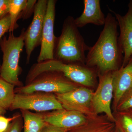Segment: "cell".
Returning <instances> with one entry per match:
<instances>
[{
	"mask_svg": "<svg viewBox=\"0 0 132 132\" xmlns=\"http://www.w3.org/2000/svg\"><path fill=\"white\" fill-rule=\"evenodd\" d=\"M63 74L56 71H46L38 75L31 82L15 88V94H26L35 92L62 94L78 87Z\"/></svg>",
	"mask_w": 132,
	"mask_h": 132,
	"instance_id": "5",
	"label": "cell"
},
{
	"mask_svg": "<svg viewBox=\"0 0 132 132\" xmlns=\"http://www.w3.org/2000/svg\"><path fill=\"white\" fill-rule=\"evenodd\" d=\"M41 113L46 123L69 130L84 125L88 119L80 112L64 109Z\"/></svg>",
	"mask_w": 132,
	"mask_h": 132,
	"instance_id": "11",
	"label": "cell"
},
{
	"mask_svg": "<svg viewBox=\"0 0 132 132\" xmlns=\"http://www.w3.org/2000/svg\"><path fill=\"white\" fill-rule=\"evenodd\" d=\"M37 1L36 0H27V5L24 10L22 12L19 17V19L27 20L29 18L32 13H34L35 7Z\"/></svg>",
	"mask_w": 132,
	"mask_h": 132,
	"instance_id": "21",
	"label": "cell"
},
{
	"mask_svg": "<svg viewBox=\"0 0 132 132\" xmlns=\"http://www.w3.org/2000/svg\"><path fill=\"white\" fill-rule=\"evenodd\" d=\"M26 29L23 28L19 36L9 33L8 37L3 36L0 41L3 53V61L0 68V77L15 87L24 86L19 76L22 70L19 65L21 53L25 46Z\"/></svg>",
	"mask_w": 132,
	"mask_h": 132,
	"instance_id": "3",
	"label": "cell"
},
{
	"mask_svg": "<svg viewBox=\"0 0 132 132\" xmlns=\"http://www.w3.org/2000/svg\"><path fill=\"white\" fill-rule=\"evenodd\" d=\"M113 86V105L116 109L123 95L132 87V56L126 65L114 72Z\"/></svg>",
	"mask_w": 132,
	"mask_h": 132,
	"instance_id": "14",
	"label": "cell"
},
{
	"mask_svg": "<svg viewBox=\"0 0 132 132\" xmlns=\"http://www.w3.org/2000/svg\"><path fill=\"white\" fill-rule=\"evenodd\" d=\"M54 94L35 92L26 94H15L9 110H31L39 113L63 109Z\"/></svg>",
	"mask_w": 132,
	"mask_h": 132,
	"instance_id": "6",
	"label": "cell"
},
{
	"mask_svg": "<svg viewBox=\"0 0 132 132\" xmlns=\"http://www.w3.org/2000/svg\"><path fill=\"white\" fill-rule=\"evenodd\" d=\"M23 125V119L20 113L10 123L5 132H21Z\"/></svg>",
	"mask_w": 132,
	"mask_h": 132,
	"instance_id": "22",
	"label": "cell"
},
{
	"mask_svg": "<svg viewBox=\"0 0 132 132\" xmlns=\"http://www.w3.org/2000/svg\"><path fill=\"white\" fill-rule=\"evenodd\" d=\"M128 6L127 13L124 15L110 10L115 15L120 30L119 41L123 54V67L126 65L132 56V0Z\"/></svg>",
	"mask_w": 132,
	"mask_h": 132,
	"instance_id": "12",
	"label": "cell"
},
{
	"mask_svg": "<svg viewBox=\"0 0 132 132\" xmlns=\"http://www.w3.org/2000/svg\"><path fill=\"white\" fill-rule=\"evenodd\" d=\"M84 9L80 16L75 19L78 28L83 27L88 24L95 26L105 25L106 17L101 8L100 0H84Z\"/></svg>",
	"mask_w": 132,
	"mask_h": 132,
	"instance_id": "13",
	"label": "cell"
},
{
	"mask_svg": "<svg viewBox=\"0 0 132 132\" xmlns=\"http://www.w3.org/2000/svg\"><path fill=\"white\" fill-rule=\"evenodd\" d=\"M10 0H0V20L9 14Z\"/></svg>",
	"mask_w": 132,
	"mask_h": 132,
	"instance_id": "25",
	"label": "cell"
},
{
	"mask_svg": "<svg viewBox=\"0 0 132 132\" xmlns=\"http://www.w3.org/2000/svg\"><path fill=\"white\" fill-rule=\"evenodd\" d=\"M49 71L61 73L76 84L87 87L93 86L96 82V75L93 69L84 65L66 64L53 59L33 64L26 76V85L40 73Z\"/></svg>",
	"mask_w": 132,
	"mask_h": 132,
	"instance_id": "4",
	"label": "cell"
},
{
	"mask_svg": "<svg viewBox=\"0 0 132 132\" xmlns=\"http://www.w3.org/2000/svg\"><path fill=\"white\" fill-rule=\"evenodd\" d=\"M20 114L19 113H16L9 118H6L4 116H0V132H5L10 123Z\"/></svg>",
	"mask_w": 132,
	"mask_h": 132,
	"instance_id": "24",
	"label": "cell"
},
{
	"mask_svg": "<svg viewBox=\"0 0 132 132\" xmlns=\"http://www.w3.org/2000/svg\"><path fill=\"white\" fill-rule=\"evenodd\" d=\"M54 94L64 109L77 111L90 117L95 116L92 105L93 93L87 88L78 87L70 92Z\"/></svg>",
	"mask_w": 132,
	"mask_h": 132,
	"instance_id": "9",
	"label": "cell"
},
{
	"mask_svg": "<svg viewBox=\"0 0 132 132\" xmlns=\"http://www.w3.org/2000/svg\"><path fill=\"white\" fill-rule=\"evenodd\" d=\"M69 130L61 128L47 123L40 132H68Z\"/></svg>",
	"mask_w": 132,
	"mask_h": 132,
	"instance_id": "26",
	"label": "cell"
},
{
	"mask_svg": "<svg viewBox=\"0 0 132 132\" xmlns=\"http://www.w3.org/2000/svg\"><path fill=\"white\" fill-rule=\"evenodd\" d=\"M118 23L111 13L106 16L103 30L86 56V66L95 68L98 76L114 72L122 67L123 54L119 41Z\"/></svg>",
	"mask_w": 132,
	"mask_h": 132,
	"instance_id": "1",
	"label": "cell"
},
{
	"mask_svg": "<svg viewBox=\"0 0 132 132\" xmlns=\"http://www.w3.org/2000/svg\"><path fill=\"white\" fill-rule=\"evenodd\" d=\"M27 0H10L9 14L11 20V26L9 32H13L19 27L17 22L22 12L26 7Z\"/></svg>",
	"mask_w": 132,
	"mask_h": 132,
	"instance_id": "18",
	"label": "cell"
},
{
	"mask_svg": "<svg viewBox=\"0 0 132 132\" xmlns=\"http://www.w3.org/2000/svg\"><path fill=\"white\" fill-rule=\"evenodd\" d=\"M132 109V87L126 92L121 97L116 110L122 112Z\"/></svg>",
	"mask_w": 132,
	"mask_h": 132,
	"instance_id": "19",
	"label": "cell"
},
{
	"mask_svg": "<svg viewBox=\"0 0 132 132\" xmlns=\"http://www.w3.org/2000/svg\"><path fill=\"white\" fill-rule=\"evenodd\" d=\"M120 113L123 132H132V109Z\"/></svg>",
	"mask_w": 132,
	"mask_h": 132,
	"instance_id": "20",
	"label": "cell"
},
{
	"mask_svg": "<svg viewBox=\"0 0 132 132\" xmlns=\"http://www.w3.org/2000/svg\"><path fill=\"white\" fill-rule=\"evenodd\" d=\"M11 20L9 14L0 20V41L5 33L9 32Z\"/></svg>",
	"mask_w": 132,
	"mask_h": 132,
	"instance_id": "23",
	"label": "cell"
},
{
	"mask_svg": "<svg viewBox=\"0 0 132 132\" xmlns=\"http://www.w3.org/2000/svg\"><path fill=\"white\" fill-rule=\"evenodd\" d=\"M48 0H38L36 4L32 20L26 30L25 46L26 63L30 62L32 53L36 48L41 45L43 29Z\"/></svg>",
	"mask_w": 132,
	"mask_h": 132,
	"instance_id": "8",
	"label": "cell"
},
{
	"mask_svg": "<svg viewBox=\"0 0 132 132\" xmlns=\"http://www.w3.org/2000/svg\"><path fill=\"white\" fill-rule=\"evenodd\" d=\"M14 85L0 77V106L6 110H9L12 105L15 95Z\"/></svg>",
	"mask_w": 132,
	"mask_h": 132,
	"instance_id": "17",
	"label": "cell"
},
{
	"mask_svg": "<svg viewBox=\"0 0 132 132\" xmlns=\"http://www.w3.org/2000/svg\"><path fill=\"white\" fill-rule=\"evenodd\" d=\"M57 1L48 0L47 9L45 15L40 52L37 59V62L54 59L55 44L56 37L54 34V24Z\"/></svg>",
	"mask_w": 132,
	"mask_h": 132,
	"instance_id": "10",
	"label": "cell"
},
{
	"mask_svg": "<svg viewBox=\"0 0 132 132\" xmlns=\"http://www.w3.org/2000/svg\"><path fill=\"white\" fill-rule=\"evenodd\" d=\"M6 113V110L0 106V116H4Z\"/></svg>",
	"mask_w": 132,
	"mask_h": 132,
	"instance_id": "27",
	"label": "cell"
},
{
	"mask_svg": "<svg viewBox=\"0 0 132 132\" xmlns=\"http://www.w3.org/2000/svg\"><path fill=\"white\" fill-rule=\"evenodd\" d=\"M90 47L76 25L74 18L69 16L64 20L60 35L56 37L54 59L66 64L85 65V52Z\"/></svg>",
	"mask_w": 132,
	"mask_h": 132,
	"instance_id": "2",
	"label": "cell"
},
{
	"mask_svg": "<svg viewBox=\"0 0 132 132\" xmlns=\"http://www.w3.org/2000/svg\"><path fill=\"white\" fill-rule=\"evenodd\" d=\"M1 64L0 63V68H1Z\"/></svg>",
	"mask_w": 132,
	"mask_h": 132,
	"instance_id": "28",
	"label": "cell"
},
{
	"mask_svg": "<svg viewBox=\"0 0 132 132\" xmlns=\"http://www.w3.org/2000/svg\"><path fill=\"white\" fill-rule=\"evenodd\" d=\"M20 111L24 121V132H40L47 123L41 113H34L27 110Z\"/></svg>",
	"mask_w": 132,
	"mask_h": 132,
	"instance_id": "16",
	"label": "cell"
},
{
	"mask_svg": "<svg viewBox=\"0 0 132 132\" xmlns=\"http://www.w3.org/2000/svg\"><path fill=\"white\" fill-rule=\"evenodd\" d=\"M84 125L71 129V132H113L115 124L112 121H107L90 117Z\"/></svg>",
	"mask_w": 132,
	"mask_h": 132,
	"instance_id": "15",
	"label": "cell"
},
{
	"mask_svg": "<svg viewBox=\"0 0 132 132\" xmlns=\"http://www.w3.org/2000/svg\"></svg>",
	"mask_w": 132,
	"mask_h": 132,
	"instance_id": "29",
	"label": "cell"
},
{
	"mask_svg": "<svg viewBox=\"0 0 132 132\" xmlns=\"http://www.w3.org/2000/svg\"><path fill=\"white\" fill-rule=\"evenodd\" d=\"M113 73L114 72H108L99 76V84L93 94L92 105L95 114L104 113L109 120L114 122L116 120L111 106L113 97Z\"/></svg>",
	"mask_w": 132,
	"mask_h": 132,
	"instance_id": "7",
	"label": "cell"
}]
</instances>
